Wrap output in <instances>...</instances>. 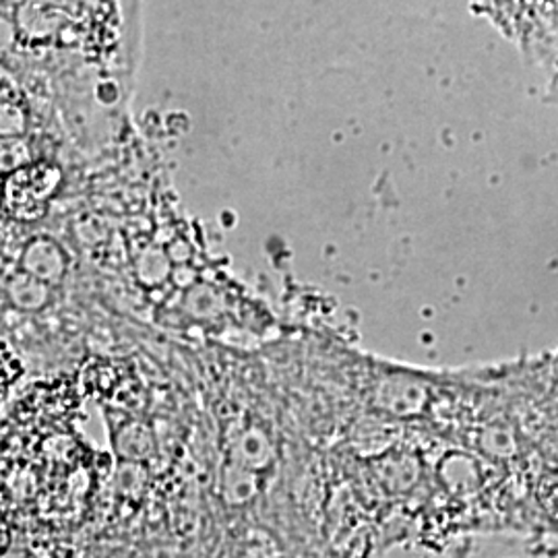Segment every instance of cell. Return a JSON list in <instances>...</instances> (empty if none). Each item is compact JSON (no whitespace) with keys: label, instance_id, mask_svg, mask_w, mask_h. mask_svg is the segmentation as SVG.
<instances>
[{"label":"cell","instance_id":"2","mask_svg":"<svg viewBox=\"0 0 558 558\" xmlns=\"http://www.w3.org/2000/svg\"><path fill=\"white\" fill-rule=\"evenodd\" d=\"M4 542H7V525H4V521L0 518V548L4 546Z\"/></svg>","mask_w":558,"mask_h":558},{"label":"cell","instance_id":"1","mask_svg":"<svg viewBox=\"0 0 558 558\" xmlns=\"http://www.w3.org/2000/svg\"><path fill=\"white\" fill-rule=\"evenodd\" d=\"M550 80L557 69V0H470Z\"/></svg>","mask_w":558,"mask_h":558}]
</instances>
